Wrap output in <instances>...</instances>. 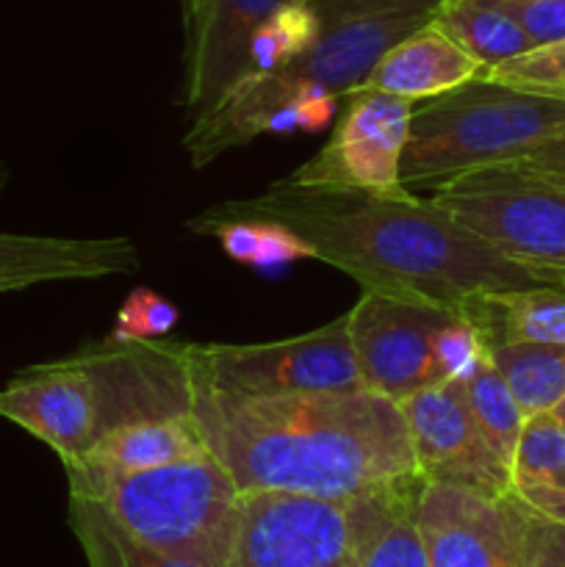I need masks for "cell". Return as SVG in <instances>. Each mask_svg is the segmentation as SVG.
<instances>
[{
  "mask_svg": "<svg viewBox=\"0 0 565 567\" xmlns=\"http://www.w3.org/2000/svg\"><path fill=\"white\" fill-rule=\"evenodd\" d=\"M465 399H469L471 415H474L476 426H480L482 437L491 443L493 452L499 454L504 465L513 474V454L515 443H518L521 430H524V410L515 402L513 391L507 388V382L502 380V374L496 371V365L491 363V354L482 360L480 369L463 382Z\"/></svg>",
  "mask_w": 565,
  "mask_h": 567,
  "instance_id": "603a6c76",
  "label": "cell"
},
{
  "mask_svg": "<svg viewBox=\"0 0 565 567\" xmlns=\"http://www.w3.org/2000/svg\"><path fill=\"white\" fill-rule=\"evenodd\" d=\"M487 354L526 419L548 413L565 396V347L530 341L493 343Z\"/></svg>",
  "mask_w": 565,
  "mask_h": 567,
  "instance_id": "ffe728a7",
  "label": "cell"
},
{
  "mask_svg": "<svg viewBox=\"0 0 565 567\" xmlns=\"http://www.w3.org/2000/svg\"><path fill=\"white\" fill-rule=\"evenodd\" d=\"M192 219L280 221L314 247L316 260L336 266L363 291L427 299L449 310H463L482 293L565 288L496 252L432 197L410 192L391 197L277 181L264 194L216 203Z\"/></svg>",
  "mask_w": 565,
  "mask_h": 567,
  "instance_id": "6da1fadb",
  "label": "cell"
},
{
  "mask_svg": "<svg viewBox=\"0 0 565 567\" xmlns=\"http://www.w3.org/2000/svg\"><path fill=\"white\" fill-rule=\"evenodd\" d=\"M507 11L535 48L565 39V0H493Z\"/></svg>",
  "mask_w": 565,
  "mask_h": 567,
  "instance_id": "4dcf8cb0",
  "label": "cell"
},
{
  "mask_svg": "<svg viewBox=\"0 0 565 567\" xmlns=\"http://www.w3.org/2000/svg\"><path fill=\"white\" fill-rule=\"evenodd\" d=\"M530 485L565 491V430L552 413L530 415L515 443L513 491Z\"/></svg>",
  "mask_w": 565,
  "mask_h": 567,
  "instance_id": "d4e9b609",
  "label": "cell"
},
{
  "mask_svg": "<svg viewBox=\"0 0 565 567\" xmlns=\"http://www.w3.org/2000/svg\"><path fill=\"white\" fill-rule=\"evenodd\" d=\"M319 33V14L310 0H291L280 6L253 33L247 53V78L271 75L297 61Z\"/></svg>",
  "mask_w": 565,
  "mask_h": 567,
  "instance_id": "cb8c5ba5",
  "label": "cell"
},
{
  "mask_svg": "<svg viewBox=\"0 0 565 567\" xmlns=\"http://www.w3.org/2000/svg\"><path fill=\"white\" fill-rule=\"evenodd\" d=\"M66 480L70 496L92 498L111 520L147 546L199 567H225L238 487L214 454L136 474L66 468Z\"/></svg>",
  "mask_w": 565,
  "mask_h": 567,
  "instance_id": "5b68a950",
  "label": "cell"
},
{
  "mask_svg": "<svg viewBox=\"0 0 565 567\" xmlns=\"http://www.w3.org/2000/svg\"><path fill=\"white\" fill-rule=\"evenodd\" d=\"M0 419L53 449L64 465L81 460L109 426V408L86 349L31 365L0 388Z\"/></svg>",
  "mask_w": 565,
  "mask_h": 567,
  "instance_id": "8fae6325",
  "label": "cell"
},
{
  "mask_svg": "<svg viewBox=\"0 0 565 567\" xmlns=\"http://www.w3.org/2000/svg\"><path fill=\"white\" fill-rule=\"evenodd\" d=\"M192 413L238 493L358 498L421 476L402 408L366 388L282 396L194 388Z\"/></svg>",
  "mask_w": 565,
  "mask_h": 567,
  "instance_id": "7a4b0ae2",
  "label": "cell"
},
{
  "mask_svg": "<svg viewBox=\"0 0 565 567\" xmlns=\"http://www.w3.org/2000/svg\"><path fill=\"white\" fill-rule=\"evenodd\" d=\"M415 529L427 567H518V526L510 493L493 498L469 487L421 482Z\"/></svg>",
  "mask_w": 565,
  "mask_h": 567,
  "instance_id": "4fadbf2b",
  "label": "cell"
},
{
  "mask_svg": "<svg viewBox=\"0 0 565 567\" xmlns=\"http://www.w3.org/2000/svg\"><path fill=\"white\" fill-rule=\"evenodd\" d=\"M485 75H491L493 81L510 83V86L565 97V39L502 61V64L485 70Z\"/></svg>",
  "mask_w": 565,
  "mask_h": 567,
  "instance_id": "83f0119b",
  "label": "cell"
},
{
  "mask_svg": "<svg viewBox=\"0 0 565 567\" xmlns=\"http://www.w3.org/2000/svg\"><path fill=\"white\" fill-rule=\"evenodd\" d=\"M432 203L496 252L565 286V183L510 161L435 183Z\"/></svg>",
  "mask_w": 565,
  "mask_h": 567,
  "instance_id": "52a82bcc",
  "label": "cell"
},
{
  "mask_svg": "<svg viewBox=\"0 0 565 567\" xmlns=\"http://www.w3.org/2000/svg\"><path fill=\"white\" fill-rule=\"evenodd\" d=\"M203 457H210L208 437H205L197 415L181 413L170 415V419L116 426V430L105 432L81 460L64 465V468L89 471V474H136V471Z\"/></svg>",
  "mask_w": 565,
  "mask_h": 567,
  "instance_id": "2e32d148",
  "label": "cell"
},
{
  "mask_svg": "<svg viewBox=\"0 0 565 567\" xmlns=\"http://www.w3.org/2000/svg\"><path fill=\"white\" fill-rule=\"evenodd\" d=\"M177 321H181V310L175 302L150 288H136L116 310L111 338L116 341H158L175 330Z\"/></svg>",
  "mask_w": 565,
  "mask_h": 567,
  "instance_id": "f546056e",
  "label": "cell"
},
{
  "mask_svg": "<svg viewBox=\"0 0 565 567\" xmlns=\"http://www.w3.org/2000/svg\"><path fill=\"white\" fill-rule=\"evenodd\" d=\"M419 480L358 498L238 493L225 567H360L393 498Z\"/></svg>",
  "mask_w": 565,
  "mask_h": 567,
  "instance_id": "8992f818",
  "label": "cell"
},
{
  "mask_svg": "<svg viewBox=\"0 0 565 567\" xmlns=\"http://www.w3.org/2000/svg\"><path fill=\"white\" fill-rule=\"evenodd\" d=\"M554 136H565L563 94L530 92L480 72L413 103L402 183L435 186L480 166L510 164Z\"/></svg>",
  "mask_w": 565,
  "mask_h": 567,
  "instance_id": "277c9868",
  "label": "cell"
},
{
  "mask_svg": "<svg viewBox=\"0 0 565 567\" xmlns=\"http://www.w3.org/2000/svg\"><path fill=\"white\" fill-rule=\"evenodd\" d=\"M487 358V341L480 327L463 316L452 313V319L438 330L432 341V363H435L438 382H465L482 360Z\"/></svg>",
  "mask_w": 565,
  "mask_h": 567,
  "instance_id": "4316f807",
  "label": "cell"
},
{
  "mask_svg": "<svg viewBox=\"0 0 565 567\" xmlns=\"http://www.w3.org/2000/svg\"><path fill=\"white\" fill-rule=\"evenodd\" d=\"M194 388L236 396L363 388L347 316L305 336L269 343H188Z\"/></svg>",
  "mask_w": 565,
  "mask_h": 567,
  "instance_id": "ba28073f",
  "label": "cell"
},
{
  "mask_svg": "<svg viewBox=\"0 0 565 567\" xmlns=\"http://www.w3.org/2000/svg\"><path fill=\"white\" fill-rule=\"evenodd\" d=\"M493 343H554L565 347V288L541 286L524 291L482 293L460 310Z\"/></svg>",
  "mask_w": 565,
  "mask_h": 567,
  "instance_id": "ac0fdd59",
  "label": "cell"
},
{
  "mask_svg": "<svg viewBox=\"0 0 565 567\" xmlns=\"http://www.w3.org/2000/svg\"><path fill=\"white\" fill-rule=\"evenodd\" d=\"M6 186H9V166H6L3 161H0V197H3V194H6Z\"/></svg>",
  "mask_w": 565,
  "mask_h": 567,
  "instance_id": "d590c367",
  "label": "cell"
},
{
  "mask_svg": "<svg viewBox=\"0 0 565 567\" xmlns=\"http://www.w3.org/2000/svg\"><path fill=\"white\" fill-rule=\"evenodd\" d=\"M518 526V567H565V524L537 513L518 493H510Z\"/></svg>",
  "mask_w": 565,
  "mask_h": 567,
  "instance_id": "f1b7e54d",
  "label": "cell"
},
{
  "mask_svg": "<svg viewBox=\"0 0 565 567\" xmlns=\"http://www.w3.org/2000/svg\"><path fill=\"white\" fill-rule=\"evenodd\" d=\"M399 408L421 480L469 487L493 498L513 493V474L482 437L463 382H432Z\"/></svg>",
  "mask_w": 565,
  "mask_h": 567,
  "instance_id": "7c38bea8",
  "label": "cell"
},
{
  "mask_svg": "<svg viewBox=\"0 0 565 567\" xmlns=\"http://www.w3.org/2000/svg\"><path fill=\"white\" fill-rule=\"evenodd\" d=\"M413 103L399 94L360 86L338 116L325 147L282 177L305 188H355L371 194H408L402 155L410 133Z\"/></svg>",
  "mask_w": 565,
  "mask_h": 567,
  "instance_id": "9c48e42d",
  "label": "cell"
},
{
  "mask_svg": "<svg viewBox=\"0 0 565 567\" xmlns=\"http://www.w3.org/2000/svg\"><path fill=\"white\" fill-rule=\"evenodd\" d=\"M521 498H524L530 507H535L537 513L548 515V518L559 520L565 524V491L563 487H546V485H530V487H518Z\"/></svg>",
  "mask_w": 565,
  "mask_h": 567,
  "instance_id": "d6a6232c",
  "label": "cell"
},
{
  "mask_svg": "<svg viewBox=\"0 0 565 567\" xmlns=\"http://www.w3.org/2000/svg\"><path fill=\"white\" fill-rule=\"evenodd\" d=\"M70 524L89 567H199L133 537L92 498L70 496Z\"/></svg>",
  "mask_w": 565,
  "mask_h": 567,
  "instance_id": "7402d4cb",
  "label": "cell"
},
{
  "mask_svg": "<svg viewBox=\"0 0 565 567\" xmlns=\"http://www.w3.org/2000/svg\"><path fill=\"white\" fill-rule=\"evenodd\" d=\"M194 236L216 238L227 258L255 269H275V266L294 264V260H316L314 247L288 230L280 221L269 219H214V221H186Z\"/></svg>",
  "mask_w": 565,
  "mask_h": 567,
  "instance_id": "44dd1931",
  "label": "cell"
},
{
  "mask_svg": "<svg viewBox=\"0 0 565 567\" xmlns=\"http://www.w3.org/2000/svg\"><path fill=\"white\" fill-rule=\"evenodd\" d=\"M480 72H485V66L471 59L460 44H454L446 33L438 31L430 22L393 44L377 61L363 86L419 103V100H430L449 89H458L460 83L471 81Z\"/></svg>",
  "mask_w": 565,
  "mask_h": 567,
  "instance_id": "e0dca14e",
  "label": "cell"
},
{
  "mask_svg": "<svg viewBox=\"0 0 565 567\" xmlns=\"http://www.w3.org/2000/svg\"><path fill=\"white\" fill-rule=\"evenodd\" d=\"M458 310L397 293L363 291L347 316L349 343L366 391L402 404L438 382L432 341Z\"/></svg>",
  "mask_w": 565,
  "mask_h": 567,
  "instance_id": "30bf717a",
  "label": "cell"
},
{
  "mask_svg": "<svg viewBox=\"0 0 565 567\" xmlns=\"http://www.w3.org/2000/svg\"><path fill=\"white\" fill-rule=\"evenodd\" d=\"M142 258L131 238H55L0 233V293L44 282L136 275Z\"/></svg>",
  "mask_w": 565,
  "mask_h": 567,
  "instance_id": "9a60e30c",
  "label": "cell"
},
{
  "mask_svg": "<svg viewBox=\"0 0 565 567\" xmlns=\"http://www.w3.org/2000/svg\"><path fill=\"white\" fill-rule=\"evenodd\" d=\"M432 25L485 70L535 48L524 28L493 0H441Z\"/></svg>",
  "mask_w": 565,
  "mask_h": 567,
  "instance_id": "d6986e66",
  "label": "cell"
},
{
  "mask_svg": "<svg viewBox=\"0 0 565 567\" xmlns=\"http://www.w3.org/2000/svg\"><path fill=\"white\" fill-rule=\"evenodd\" d=\"M199 3H203V0H181V11H183V25H188V22L194 20V14H197Z\"/></svg>",
  "mask_w": 565,
  "mask_h": 567,
  "instance_id": "836d02e7",
  "label": "cell"
},
{
  "mask_svg": "<svg viewBox=\"0 0 565 567\" xmlns=\"http://www.w3.org/2000/svg\"><path fill=\"white\" fill-rule=\"evenodd\" d=\"M319 33L310 48L271 75L244 78L183 136L194 169L260 136L282 103L349 97L397 42L430 25L441 0H310Z\"/></svg>",
  "mask_w": 565,
  "mask_h": 567,
  "instance_id": "3957f363",
  "label": "cell"
},
{
  "mask_svg": "<svg viewBox=\"0 0 565 567\" xmlns=\"http://www.w3.org/2000/svg\"><path fill=\"white\" fill-rule=\"evenodd\" d=\"M548 413H552V419H554V421H557V424H559V426H563V430H565V396H563V399H559V402H557V404H554V408H552V410H548Z\"/></svg>",
  "mask_w": 565,
  "mask_h": 567,
  "instance_id": "e575fe53",
  "label": "cell"
},
{
  "mask_svg": "<svg viewBox=\"0 0 565 567\" xmlns=\"http://www.w3.org/2000/svg\"><path fill=\"white\" fill-rule=\"evenodd\" d=\"M421 482L424 480L408 485L393 498L360 567H427L424 546L415 529V498H419Z\"/></svg>",
  "mask_w": 565,
  "mask_h": 567,
  "instance_id": "484cf974",
  "label": "cell"
},
{
  "mask_svg": "<svg viewBox=\"0 0 565 567\" xmlns=\"http://www.w3.org/2000/svg\"><path fill=\"white\" fill-rule=\"evenodd\" d=\"M291 0H203L186 25V111L199 120L247 78L253 33Z\"/></svg>",
  "mask_w": 565,
  "mask_h": 567,
  "instance_id": "5bb4252c",
  "label": "cell"
},
{
  "mask_svg": "<svg viewBox=\"0 0 565 567\" xmlns=\"http://www.w3.org/2000/svg\"><path fill=\"white\" fill-rule=\"evenodd\" d=\"M515 164L530 166V169L541 172V175L565 183V136L548 138V142H543L541 147H535L530 155L515 161Z\"/></svg>",
  "mask_w": 565,
  "mask_h": 567,
  "instance_id": "1f68e13d",
  "label": "cell"
}]
</instances>
